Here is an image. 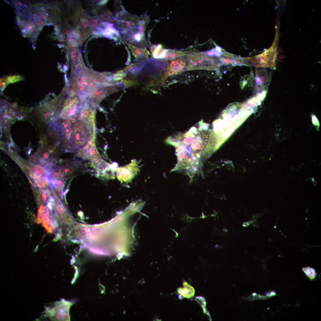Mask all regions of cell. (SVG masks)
<instances>
[{"label": "cell", "instance_id": "24", "mask_svg": "<svg viewBox=\"0 0 321 321\" xmlns=\"http://www.w3.org/2000/svg\"><path fill=\"white\" fill-rule=\"evenodd\" d=\"M61 236V235L60 233H58L56 234V237H55L54 240H58L59 238H60Z\"/></svg>", "mask_w": 321, "mask_h": 321}, {"label": "cell", "instance_id": "12", "mask_svg": "<svg viewBox=\"0 0 321 321\" xmlns=\"http://www.w3.org/2000/svg\"><path fill=\"white\" fill-rule=\"evenodd\" d=\"M255 74L256 90L261 92L266 91L270 81V73L264 69L257 70L256 71Z\"/></svg>", "mask_w": 321, "mask_h": 321}, {"label": "cell", "instance_id": "16", "mask_svg": "<svg viewBox=\"0 0 321 321\" xmlns=\"http://www.w3.org/2000/svg\"><path fill=\"white\" fill-rule=\"evenodd\" d=\"M191 52L188 51H183L166 49V55L163 59L167 61L171 60L180 57L187 55L190 54Z\"/></svg>", "mask_w": 321, "mask_h": 321}, {"label": "cell", "instance_id": "14", "mask_svg": "<svg viewBox=\"0 0 321 321\" xmlns=\"http://www.w3.org/2000/svg\"><path fill=\"white\" fill-rule=\"evenodd\" d=\"M147 59L141 62L132 63L123 69L127 74V76L136 78L140 75L145 69Z\"/></svg>", "mask_w": 321, "mask_h": 321}, {"label": "cell", "instance_id": "5", "mask_svg": "<svg viewBox=\"0 0 321 321\" xmlns=\"http://www.w3.org/2000/svg\"><path fill=\"white\" fill-rule=\"evenodd\" d=\"M91 139L89 133L80 119L73 123L70 140L66 148L70 152L75 151L86 144Z\"/></svg>", "mask_w": 321, "mask_h": 321}, {"label": "cell", "instance_id": "7", "mask_svg": "<svg viewBox=\"0 0 321 321\" xmlns=\"http://www.w3.org/2000/svg\"><path fill=\"white\" fill-rule=\"evenodd\" d=\"M96 110L86 100L84 101L80 119L83 122L89 134L91 139L95 142V136Z\"/></svg>", "mask_w": 321, "mask_h": 321}, {"label": "cell", "instance_id": "15", "mask_svg": "<svg viewBox=\"0 0 321 321\" xmlns=\"http://www.w3.org/2000/svg\"><path fill=\"white\" fill-rule=\"evenodd\" d=\"M122 40L128 46L133 55L136 59L143 61L148 59L150 53L145 47L136 46L128 43L123 39Z\"/></svg>", "mask_w": 321, "mask_h": 321}, {"label": "cell", "instance_id": "10", "mask_svg": "<svg viewBox=\"0 0 321 321\" xmlns=\"http://www.w3.org/2000/svg\"><path fill=\"white\" fill-rule=\"evenodd\" d=\"M168 64L167 61L151 58L147 59L145 69L154 76L161 79L166 73Z\"/></svg>", "mask_w": 321, "mask_h": 321}, {"label": "cell", "instance_id": "20", "mask_svg": "<svg viewBox=\"0 0 321 321\" xmlns=\"http://www.w3.org/2000/svg\"><path fill=\"white\" fill-rule=\"evenodd\" d=\"M302 270L310 280L315 279L317 274L314 268L309 266L303 268Z\"/></svg>", "mask_w": 321, "mask_h": 321}, {"label": "cell", "instance_id": "6", "mask_svg": "<svg viewBox=\"0 0 321 321\" xmlns=\"http://www.w3.org/2000/svg\"><path fill=\"white\" fill-rule=\"evenodd\" d=\"M125 88L123 84L121 83L102 86L97 88L86 99L96 109L100 103L106 97Z\"/></svg>", "mask_w": 321, "mask_h": 321}, {"label": "cell", "instance_id": "11", "mask_svg": "<svg viewBox=\"0 0 321 321\" xmlns=\"http://www.w3.org/2000/svg\"><path fill=\"white\" fill-rule=\"evenodd\" d=\"M186 62L185 56L180 57L172 60L169 63L165 74L161 80L163 84L169 77L179 74L185 71Z\"/></svg>", "mask_w": 321, "mask_h": 321}, {"label": "cell", "instance_id": "26", "mask_svg": "<svg viewBox=\"0 0 321 321\" xmlns=\"http://www.w3.org/2000/svg\"><path fill=\"white\" fill-rule=\"evenodd\" d=\"M85 230H90V228L88 227H86L85 228Z\"/></svg>", "mask_w": 321, "mask_h": 321}, {"label": "cell", "instance_id": "8", "mask_svg": "<svg viewBox=\"0 0 321 321\" xmlns=\"http://www.w3.org/2000/svg\"><path fill=\"white\" fill-rule=\"evenodd\" d=\"M94 142L90 139L85 146L76 150L74 153L75 156L89 160L99 167L101 165L102 161Z\"/></svg>", "mask_w": 321, "mask_h": 321}, {"label": "cell", "instance_id": "13", "mask_svg": "<svg viewBox=\"0 0 321 321\" xmlns=\"http://www.w3.org/2000/svg\"><path fill=\"white\" fill-rule=\"evenodd\" d=\"M221 64L248 65L247 60L234 55L225 52L218 59Z\"/></svg>", "mask_w": 321, "mask_h": 321}, {"label": "cell", "instance_id": "18", "mask_svg": "<svg viewBox=\"0 0 321 321\" xmlns=\"http://www.w3.org/2000/svg\"><path fill=\"white\" fill-rule=\"evenodd\" d=\"M123 84L125 88H128L133 86H136L139 85V82L136 78L131 77H125L120 81Z\"/></svg>", "mask_w": 321, "mask_h": 321}, {"label": "cell", "instance_id": "4", "mask_svg": "<svg viewBox=\"0 0 321 321\" xmlns=\"http://www.w3.org/2000/svg\"><path fill=\"white\" fill-rule=\"evenodd\" d=\"M61 106L58 118L68 119L72 123L80 119L84 100L75 94H67Z\"/></svg>", "mask_w": 321, "mask_h": 321}, {"label": "cell", "instance_id": "22", "mask_svg": "<svg viewBox=\"0 0 321 321\" xmlns=\"http://www.w3.org/2000/svg\"><path fill=\"white\" fill-rule=\"evenodd\" d=\"M98 23V21L96 20H92L90 23V25L92 26H95Z\"/></svg>", "mask_w": 321, "mask_h": 321}, {"label": "cell", "instance_id": "9", "mask_svg": "<svg viewBox=\"0 0 321 321\" xmlns=\"http://www.w3.org/2000/svg\"><path fill=\"white\" fill-rule=\"evenodd\" d=\"M70 120L58 118L51 125L58 133L61 140L62 146L66 148L70 138L72 126Z\"/></svg>", "mask_w": 321, "mask_h": 321}, {"label": "cell", "instance_id": "19", "mask_svg": "<svg viewBox=\"0 0 321 321\" xmlns=\"http://www.w3.org/2000/svg\"><path fill=\"white\" fill-rule=\"evenodd\" d=\"M202 52L207 56L213 58L219 57L224 53L221 48L218 46L209 51Z\"/></svg>", "mask_w": 321, "mask_h": 321}, {"label": "cell", "instance_id": "3", "mask_svg": "<svg viewBox=\"0 0 321 321\" xmlns=\"http://www.w3.org/2000/svg\"><path fill=\"white\" fill-rule=\"evenodd\" d=\"M185 57L186 62L185 71L215 70L221 65L218 59L208 56L202 52L190 53Z\"/></svg>", "mask_w": 321, "mask_h": 321}, {"label": "cell", "instance_id": "2", "mask_svg": "<svg viewBox=\"0 0 321 321\" xmlns=\"http://www.w3.org/2000/svg\"><path fill=\"white\" fill-rule=\"evenodd\" d=\"M150 21V17L146 15H133L123 9L117 14L116 19L122 39L134 46L142 48L148 45L145 33Z\"/></svg>", "mask_w": 321, "mask_h": 321}, {"label": "cell", "instance_id": "25", "mask_svg": "<svg viewBox=\"0 0 321 321\" xmlns=\"http://www.w3.org/2000/svg\"><path fill=\"white\" fill-rule=\"evenodd\" d=\"M250 224L248 222H245L243 224V226L244 227H247Z\"/></svg>", "mask_w": 321, "mask_h": 321}, {"label": "cell", "instance_id": "23", "mask_svg": "<svg viewBox=\"0 0 321 321\" xmlns=\"http://www.w3.org/2000/svg\"><path fill=\"white\" fill-rule=\"evenodd\" d=\"M52 201H52L51 200V201L49 202L48 203L47 205L49 209L51 210H52L53 208V205L52 203Z\"/></svg>", "mask_w": 321, "mask_h": 321}, {"label": "cell", "instance_id": "1", "mask_svg": "<svg viewBox=\"0 0 321 321\" xmlns=\"http://www.w3.org/2000/svg\"><path fill=\"white\" fill-rule=\"evenodd\" d=\"M111 73H99L79 65L70 76L65 90L66 93L78 95L85 99L100 87L116 84L112 79Z\"/></svg>", "mask_w": 321, "mask_h": 321}, {"label": "cell", "instance_id": "21", "mask_svg": "<svg viewBox=\"0 0 321 321\" xmlns=\"http://www.w3.org/2000/svg\"><path fill=\"white\" fill-rule=\"evenodd\" d=\"M57 207V210L58 213L60 215H62L63 214L64 212L63 209L62 207V206L60 205L59 204Z\"/></svg>", "mask_w": 321, "mask_h": 321}, {"label": "cell", "instance_id": "17", "mask_svg": "<svg viewBox=\"0 0 321 321\" xmlns=\"http://www.w3.org/2000/svg\"><path fill=\"white\" fill-rule=\"evenodd\" d=\"M150 50L153 58L155 59H163L165 56L166 49L163 48L161 45L152 47Z\"/></svg>", "mask_w": 321, "mask_h": 321}]
</instances>
